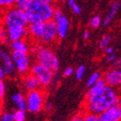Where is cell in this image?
Instances as JSON below:
<instances>
[{
	"label": "cell",
	"instance_id": "35",
	"mask_svg": "<svg viewBox=\"0 0 121 121\" xmlns=\"http://www.w3.org/2000/svg\"><path fill=\"white\" fill-rule=\"evenodd\" d=\"M83 38L85 40H88L90 38V31L89 30H85V32L83 33Z\"/></svg>",
	"mask_w": 121,
	"mask_h": 121
},
{
	"label": "cell",
	"instance_id": "32",
	"mask_svg": "<svg viewBox=\"0 0 121 121\" xmlns=\"http://www.w3.org/2000/svg\"><path fill=\"white\" fill-rule=\"evenodd\" d=\"M115 60V55L113 53H111V54H108L106 58V62L107 63H111L113 62Z\"/></svg>",
	"mask_w": 121,
	"mask_h": 121
},
{
	"label": "cell",
	"instance_id": "9",
	"mask_svg": "<svg viewBox=\"0 0 121 121\" xmlns=\"http://www.w3.org/2000/svg\"><path fill=\"white\" fill-rule=\"evenodd\" d=\"M54 22L56 23L57 30H58V36L59 39H64L67 36L68 30L69 28V20L67 19L62 10L59 8H55L54 14H53V19Z\"/></svg>",
	"mask_w": 121,
	"mask_h": 121
},
{
	"label": "cell",
	"instance_id": "3",
	"mask_svg": "<svg viewBox=\"0 0 121 121\" xmlns=\"http://www.w3.org/2000/svg\"><path fill=\"white\" fill-rule=\"evenodd\" d=\"M55 7L43 0H30L25 9L29 24L46 22L53 19Z\"/></svg>",
	"mask_w": 121,
	"mask_h": 121
},
{
	"label": "cell",
	"instance_id": "40",
	"mask_svg": "<svg viewBox=\"0 0 121 121\" xmlns=\"http://www.w3.org/2000/svg\"><path fill=\"white\" fill-rule=\"evenodd\" d=\"M118 105H119V111H120V115H121V98H120V100H119V103H118Z\"/></svg>",
	"mask_w": 121,
	"mask_h": 121
},
{
	"label": "cell",
	"instance_id": "18",
	"mask_svg": "<svg viewBox=\"0 0 121 121\" xmlns=\"http://www.w3.org/2000/svg\"><path fill=\"white\" fill-rule=\"evenodd\" d=\"M106 86H107V84L105 82L104 79L102 77L101 79H99L94 85L91 86V87H89L88 91L86 93V97L94 95V94H97V93L100 92V91H103V89H104V87Z\"/></svg>",
	"mask_w": 121,
	"mask_h": 121
},
{
	"label": "cell",
	"instance_id": "10",
	"mask_svg": "<svg viewBox=\"0 0 121 121\" xmlns=\"http://www.w3.org/2000/svg\"><path fill=\"white\" fill-rule=\"evenodd\" d=\"M103 78L108 86L113 88L121 87V70L119 68H112L107 70Z\"/></svg>",
	"mask_w": 121,
	"mask_h": 121
},
{
	"label": "cell",
	"instance_id": "11",
	"mask_svg": "<svg viewBox=\"0 0 121 121\" xmlns=\"http://www.w3.org/2000/svg\"><path fill=\"white\" fill-rule=\"evenodd\" d=\"M0 61H1V65H2L3 69L5 72L6 77L11 79L14 78L16 74H18V73H17L16 68H15V65H14V61L12 59L11 54L4 51L1 59H0Z\"/></svg>",
	"mask_w": 121,
	"mask_h": 121
},
{
	"label": "cell",
	"instance_id": "6",
	"mask_svg": "<svg viewBox=\"0 0 121 121\" xmlns=\"http://www.w3.org/2000/svg\"><path fill=\"white\" fill-rule=\"evenodd\" d=\"M26 110L31 113H40L46 105V91L45 89L27 91L26 94Z\"/></svg>",
	"mask_w": 121,
	"mask_h": 121
},
{
	"label": "cell",
	"instance_id": "38",
	"mask_svg": "<svg viewBox=\"0 0 121 121\" xmlns=\"http://www.w3.org/2000/svg\"><path fill=\"white\" fill-rule=\"evenodd\" d=\"M43 1H44V2H46V3H48V4H53L55 3V1H56V0H43Z\"/></svg>",
	"mask_w": 121,
	"mask_h": 121
},
{
	"label": "cell",
	"instance_id": "36",
	"mask_svg": "<svg viewBox=\"0 0 121 121\" xmlns=\"http://www.w3.org/2000/svg\"><path fill=\"white\" fill-rule=\"evenodd\" d=\"M45 108H46V109L48 110V111H51V110L52 109V104L50 103H47V104L45 105Z\"/></svg>",
	"mask_w": 121,
	"mask_h": 121
},
{
	"label": "cell",
	"instance_id": "8",
	"mask_svg": "<svg viewBox=\"0 0 121 121\" xmlns=\"http://www.w3.org/2000/svg\"><path fill=\"white\" fill-rule=\"evenodd\" d=\"M10 54L15 65L17 73L20 75V76H23L30 72L31 64H30V58L29 52L12 51Z\"/></svg>",
	"mask_w": 121,
	"mask_h": 121
},
{
	"label": "cell",
	"instance_id": "28",
	"mask_svg": "<svg viewBox=\"0 0 121 121\" xmlns=\"http://www.w3.org/2000/svg\"><path fill=\"white\" fill-rule=\"evenodd\" d=\"M85 71H86V68L84 65H80L75 70V77L78 81H81L82 80L83 76L85 75Z\"/></svg>",
	"mask_w": 121,
	"mask_h": 121
},
{
	"label": "cell",
	"instance_id": "25",
	"mask_svg": "<svg viewBox=\"0 0 121 121\" xmlns=\"http://www.w3.org/2000/svg\"><path fill=\"white\" fill-rule=\"evenodd\" d=\"M5 92H6L5 83L4 81V79H0V105H3L4 103Z\"/></svg>",
	"mask_w": 121,
	"mask_h": 121
},
{
	"label": "cell",
	"instance_id": "12",
	"mask_svg": "<svg viewBox=\"0 0 121 121\" xmlns=\"http://www.w3.org/2000/svg\"><path fill=\"white\" fill-rule=\"evenodd\" d=\"M9 38L10 42L28 39V29L26 26H17L7 28Z\"/></svg>",
	"mask_w": 121,
	"mask_h": 121
},
{
	"label": "cell",
	"instance_id": "5",
	"mask_svg": "<svg viewBox=\"0 0 121 121\" xmlns=\"http://www.w3.org/2000/svg\"><path fill=\"white\" fill-rule=\"evenodd\" d=\"M0 21H2L6 28L17 26H27L29 25L25 10L20 9L16 6L4 10L0 17Z\"/></svg>",
	"mask_w": 121,
	"mask_h": 121
},
{
	"label": "cell",
	"instance_id": "37",
	"mask_svg": "<svg viewBox=\"0 0 121 121\" xmlns=\"http://www.w3.org/2000/svg\"><path fill=\"white\" fill-rule=\"evenodd\" d=\"M66 2L68 3L69 6L71 7L73 5V4H75V3H76V0H66Z\"/></svg>",
	"mask_w": 121,
	"mask_h": 121
},
{
	"label": "cell",
	"instance_id": "19",
	"mask_svg": "<svg viewBox=\"0 0 121 121\" xmlns=\"http://www.w3.org/2000/svg\"><path fill=\"white\" fill-rule=\"evenodd\" d=\"M0 43L4 45L10 43L6 26L3 24L2 21H0Z\"/></svg>",
	"mask_w": 121,
	"mask_h": 121
},
{
	"label": "cell",
	"instance_id": "14",
	"mask_svg": "<svg viewBox=\"0 0 121 121\" xmlns=\"http://www.w3.org/2000/svg\"><path fill=\"white\" fill-rule=\"evenodd\" d=\"M98 118L100 121H121L119 105H113L104 110L101 113H99Z\"/></svg>",
	"mask_w": 121,
	"mask_h": 121
},
{
	"label": "cell",
	"instance_id": "1",
	"mask_svg": "<svg viewBox=\"0 0 121 121\" xmlns=\"http://www.w3.org/2000/svg\"><path fill=\"white\" fill-rule=\"evenodd\" d=\"M119 100L120 97L115 88L106 86L100 92L85 97L82 103L83 111L98 115L108 108L118 104Z\"/></svg>",
	"mask_w": 121,
	"mask_h": 121
},
{
	"label": "cell",
	"instance_id": "2",
	"mask_svg": "<svg viewBox=\"0 0 121 121\" xmlns=\"http://www.w3.org/2000/svg\"><path fill=\"white\" fill-rule=\"evenodd\" d=\"M28 39L34 43L50 46L59 40L56 23L54 20L46 22L31 23L27 26Z\"/></svg>",
	"mask_w": 121,
	"mask_h": 121
},
{
	"label": "cell",
	"instance_id": "34",
	"mask_svg": "<svg viewBox=\"0 0 121 121\" xmlns=\"http://www.w3.org/2000/svg\"><path fill=\"white\" fill-rule=\"evenodd\" d=\"M105 53L107 55H108V54H111V53H113V48H111V47H108L107 48L105 49Z\"/></svg>",
	"mask_w": 121,
	"mask_h": 121
},
{
	"label": "cell",
	"instance_id": "20",
	"mask_svg": "<svg viewBox=\"0 0 121 121\" xmlns=\"http://www.w3.org/2000/svg\"><path fill=\"white\" fill-rule=\"evenodd\" d=\"M112 41V36L109 34H105L101 37L100 41H99V48L102 50H105L108 47H109V44Z\"/></svg>",
	"mask_w": 121,
	"mask_h": 121
},
{
	"label": "cell",
	"instance_id": "39",
	"mask_svg": "<svg viewBox=\"0 0 121 121\" xmlns=\"http://www.w3.org/2000/svg\"><path fill=\"white\" fill-rule=\"evenodd\" d=\"M117 65H118V68L121 70V59H119V61L117 62Z\"/></svg>",
	"mask_w": 121,
	"mask_h": 121
},
{
	"label": "cell",
	"instance_id": "4",
	"mask_svg": "<svg viewBox=\"0 0 121 121\" xmlns=\"http://www.w3.org/2000/svg\"><path fill=\"white\" fill-rule=\"evenodd\" d=\"M30 52L33 53L35 61L40 65L48 67L55 73L59 69V61L55 52L49 48V46H44L38 43H34L31 46Z\"/></svg>",
	"mask_w": 121,
	"mask_h": 121
},
{
	"label": "cell",
	"instance_id": "24",
	"mask_svg": "<svg viewBox=\"0 0 121 121\" xmlns=\"http://www.w3.org/2000/svg\"><path fill=\"white\" fill-rule=\"evenodd\" d=\"M14 121H26V111L16 109L14 112Z\"/></svg>",
	"mask_w": 121,
	"mask_h": 121
},
{
	"label": "cell",
	"instance_id": "13",
	"mask_svg": "<svg viewBox=\"0 0 121 121\" xmlns=\"http://www.w3.org/2000/svg\"><path fill=\"white\" fill-rule=\"evenodd\" d=\"M21 86L26 92L42 88L41 83L37 79V77L30 72L21 76Z\"/></svg>",
	"mask_w": 121,
	"mask_h": 121
},
{
	"label": "cell",
	"instance_id": "43",
	"mask_svg": "<svg viewBox=\"0 0 121 121\" xmlns=\"http://www.w3.org/2000/svg\"><path fill=\"white\" fill-rule=\"evenodd\" d=\"M2 12H3V11H2L1 9H0V17H1V14H2Z\"/></svg>",
	"mask_w": 121,
	"mask_h": 121
},
{
	"label": "cell",
	"instance_id": "42",
	"mask_svg": "<svg viewBox=\"0 0 121 121\" xmlns=\"http://www.w3.org/2000/svg\"><path fill=\"white\" fill-rule=\"evenodd\" d=\"M4 52V50H2V49H0V59H1V57H2V55H3V53Z\"/></svg>",
	"mask_w": 121,
	"mask_h": 121
},
{
	"label": "cell",
	"instance_id": "7",
	"mask_svg": "<svg viewBox=\"0 0 121 121\" xmlns=\"http://www.w3.org/2000/svg\"><path fill=\"white\" fill-rule=\"evenodd\" d=\"M30 72L37 77L41 83L42 88L43 89H47L48 86H50L55 79L54 71L36 62L31 65Z\"/></svg>",
	"mask_w": 121,
	"mask_h": 121
},
{
	"label": "cell",
	"instance_id": "30",
	"mask_svg": "<svg viewBox=\"0 0 121 121\" xmlns=\"http://www.w3.org/2000/svg\"><path fill=\"white\" fill-rule=\"evenodd\" d=\"M71 10H72V12L74 13L75 14H80L81 12V8L80 5H78V4L75 3V4H73L72 6L70 7Z\"/></svg>",
	"mask_w": 121,
	"mask_h": 121
},
{
	"label": "cell",
	"instance_id": "22",
	"mask_svg": "<svg viewBox=\"0 0 121 121\" xmlns=\"http://www.w3.org/2000/svg\"><path fill=\"white\" fill-rule=\"evenodd\" d=\"M16 0H0V9L4 11L9 8L15 6Z\"/></svg>",
	"mask_w": 121,
	"mask_h": 121
},
{
	"label": "cell",
	"instance_id": "15",
	"mask_svg": "<svg viewBox=\"0 0 121 121\" xmlns=\"http://www.w3.org/2000/svg\"><path fill=\"white\" fill-rule=\"evenodd\" d=\"M9 48L12 51H17V52H30L31 50V46L27 39H23V40L14 41V42H10Z\"/></svg>",
	"mask_w": 121,
	"mask_h": 121
},
{
	"label": "cell",
	"instance_id": "23",
	"mask_svg": "<svg viewBox=\"0 0 121 121\" xmlns=\"http://www.w3.org/2000/svg\"><path fill=\"white\" fill-rule=\"evenodd\" d=\"M102 22H103V20H101V17L99 15H94L90 20V26L93 29H97L100 26Z\"/></svg>",
	"mask_w": 121,
	"mask_h": 121
},
{
	"label": "cell",
	"instance_id": "41",
	"mask_svg": "<svg viewBox=\"0 0 121 121\" xmlns=\"http://www.w3.org/2000/svg\"><path fill=\"white\" fill-rule=\"evenodd\" d=\"M3 113V107L2 105H0V119H1V115Z\"/></svg>",
	"mask_w": 121,
	"mask_h": 121
},
{
	"label": "cell",
	"instance_id": "16",
	"mask_svg": "<svg viewBox=\"0 0 121 121\" xmlns=\"http://www.w3.org/2000/svg\"><path fill=\"white\" fill-rule=\"evenodd\" d=\"M119 6H120V4H119V2H117V1H114V2L112 3L108 13L107 15L104 17L103 22H102L103 26H104V27L108 26L109 25L113 22V20L115 17V15H116V14H117L118 10H119Z\"/></svg>",
	"mask_w": 121,
	"mask_h": 121
},
{
	"label": "cell",
	"instance_id": "33",
	"mask_svg": "<svg viewBox=\"0 0 121 121\" xmlns=\"http://www.w3.org/2000/svg\"><path fill=\"white\" fill-rule=\"evenodd\" d=\"M6 77V75H5V72H4V69H3L2 65L0 64V79H4Z\"/></svg>",
	"mask_w": 121,
	"mask_h": 121
},
{
	"label": "cell",
	"instance_id": "21",
	"mask_svg": "<svg viewBox=\"0 0 121 121\" xmlns=\"http://www.w3.org/2000/svg\"><path fill=\"white\" fill-rule=\"evenodd\" d=\"M101 78H102L101 73L98 72V71H96V72L93 73L92 75L88 78V80H87V81H86V86L88 87H91V86L94 85L99 79H101Z\"/></svg>",
	"mask_w": 121,
	"mask_h": 121
},
{
	"label": "cell",
	"instance_id": "26",
	"mask_svg": "<svg viewBox=\"0 0 121 121\" xmlns=\"http://www.w3.org/2000/svg\"><path fill=\"white\" fill-rule=\"evenodd\" d=\"M0 121H14V112H9V111L3 112L2 115H1Z\"/></svg>",
	"mask_w": 121,
	"mask_h": 121
},
{
	"label": "cell",
	"instance_id": "31",
	"mask_svg": "<svg viewBox=\"0 0 121 121\" xmlns=\"http://www.w3.org/2000/svg\"><path fill=\"white\" fill-rule=\"evenodd\" d=\"M74 73V69H73L72 67H68L66 69L64 70V73H63V76L64 77H69L73 75Z\"/></svg>",
	"mask_w": 121,
	"mask_h": 121
},
{
	"label": "cell",
	"instance_id": "27",
	"mask_svg": "<svg viewBox=\"0 0 121 121\" xmlns=\"http://www.w3.org/2000/svg\"><path fill=\"white\" fill-rule=\"evenodd\" d=\"M83 121H100L99 120L98 115L89 112H85L84 114V120Z\"/></svg>",
	"mask_w": 121,
	"mask_h": 121
},
{
	"label": "cell",
	"instance_id": "29",
	"mask_svg": "<svg viewBox=\"0 0 121 121\" xmlns=\"http://www.w3.org/2000/svg\"><path fill=\"white\" fill-rule=\"evenodd\" d=\"M30 0H16V3H15V6L17 8L20 9L25 10L26 8L28 6L29 3H30Z\"/></svg>",
	"mask_w": 121,
	"mask_h": 121
},
{
	"label": "cell",
	"instance_id": "17",
	"mask_svg": "<svg viewBox=\"0 0 121 121\" xmlns=\"http://www.w3.org/2000/svg\"><path fill=\"white\" fill-rule=\"evenodd\" d=\"M11 100H12V103L14 104L16 109L26 111V95H24L21 92H16L12 96Z\"/></svg>",
	"mask_w": 121,
	"mask_h": 121
}]
</instances>
